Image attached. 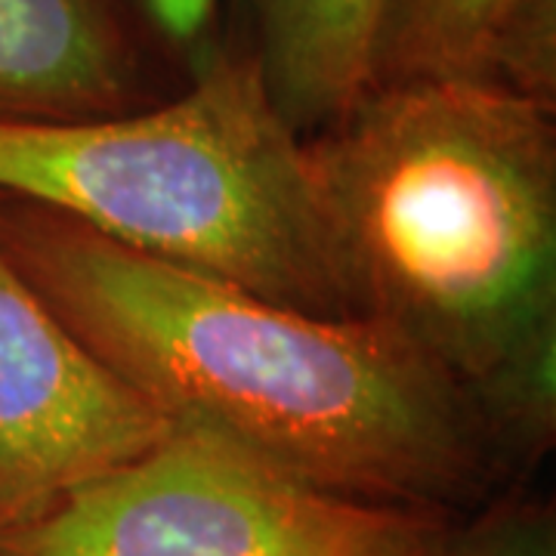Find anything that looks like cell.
<instances>
[{"mask_svg":"<svg viewBox=\"0 0 556 556\" xmlns=\"http://www.w3.org/2000/svg\"><path fill=\"white\" fill-rule=\"evenodd\" d=\"M0 251L170 427L325 492L442 519L519 477L473 399L371 318H325L0 195Z\"/></svg>","mask_w":556,"mask_h":556,"instance_id":"1","label":"cell"},{"mask_svg":"<svg viewBox=\"0 0 556 556\" xmlns=\"http://www.w3.org/2000/svg\"><path fill=\"white\" fill-rule=\"evenodd\" d=\"M309 149L356 313L473 399L519 477L556 437V109L371 87Z\"/></svg>","mask_w":556,"mask_h":556,"instance_id":"2","label":"cell"},{"mask_svg":"<svg viewBox=\"0 0 556 556\" xmlns=\"http://www.w3.org/2000/svg\"><path fill=\"white\" fill-rule=\"evenodd\" d=\"M0 195L303 313L358 316L309 137L278 112L254 47L211 50L170 102L0 121Z\"/></svg>","mask_w":556,"mask_h":556,"instance_id":"3","label":"cell"},{"mask_svg":"<svg viewBox=\"0 0 556 556\" xmlns=\"http://www.w3.org/2000/svg\"><path fill=\"white\" fill-rule=\"evenodd\" d=\"M452 519L325 492L223 439L159 445L0 535V556H424Z\"/></svg>","mask_w":556,"mask_h":556,"instance_id":"4","label":"cell"},{"mask_svg":"<svg viewBox=\"0 0 556 556\" xmlns=\"http://www.w3.org/2000/svg\"><path fill=\"white\" fill-rule=\"evenodd\" d=\"M170 430L0 251V535Z\"/></svg>","mask_w":556,"mask_h":556,"instance_id":"5","label":"cell"},{"mask_svg":"<svg viewBox=\"0 0 556 556\" xmlns=\"http://www.w3.org/2000/svg\"><path fill=\"white\" fill-rule=\"evenodd\" d=\"M149 105L112 0H0V121H84Z\"/></svg>","mask_w":556,"mask_h":556,"instance_id":"6","label":"cell"},{"mask_svg":"<svg viewBox=\"0 0 556 556\" xmlns=\"http://www.w3.org/2000/svg\"><path fill=\"white\" fill-rule=\"evenodd\" d=\"M485 84L556 109V0H383L371 87Z\"/></svg>","mask_w":556,"mask_h":556,"instance_id":"7","label":"cell"},{"mask_svg":"<svg viewBox=\"0 0 556 556\" xmlns=\"http://www.w3.org/2000/svg\"><path fill=\"white\" fill-rule=\"evenodd\" d=\"M380 10L383 0H254V53L298 134L338 124L368 93Z\"/></svg>","mask_w":556,"mask_h":556,"instance_id":"8","label":"cell"},{"mask_svg":"<svg viewBox=\"0 0 556 556\" xmlns=\"http://www.w3.org/2000/svg\"><path fill=\"white\" fill-rule=\"evenodd\" d=\"M424 556H556L554 507L517 489L452 519Z\"/></svg>","mask_w":556,"mask_h":556,"instance_id":"9","label":"cell"},{"mask_svg":"<svg viewBox=\"0 0 556 556\" xmlns=\"http://www.w3.org/2000/svg\"><path fill=\"white\" fill-rule=\"evenodd\" d=\"M146 20L174 47H195L204 40L217 0H139Z\"/></svg>","mask_w":556,"mask_h":556,"instance_id":"10","label":"cell"}]
</instances>
